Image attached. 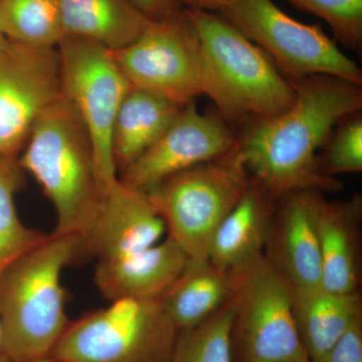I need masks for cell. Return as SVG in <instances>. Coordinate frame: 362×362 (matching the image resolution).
<instances>
[{
	"instance_id": "1",
	"label": "cell",
	"mask_w": 362,
	"mask_h": 362,
	"mask_svg": "<svg viewBox=\"0 0 362 362\" xmlns=\"http://www.w3.org/2000/svg\"><path fill=\"white\" fill-rule=\"evenodd\" d=\"M291 83V106L250 123L235 148L250 176L275 201L296 190L342 187L339 180L321 173L318 151L338 124L362 108L361 87L346 81L310 76Z\"/></svg>"
},
{
	"instance_id": "2",
	"label": "cell",
	"mask_w": 362,
	"mask_h": 362,
	"mask_svg": "<svg viewBox=\"0 0 362 362\" xmlns=\"http://www.w3.org/2000/svg\"><path fill=\"white\" fill-rule=\"evenodd\" d=\"M18 162L54 207L52 233L82 240L108 189L100 175L89 132L63 95L37 119Z\"/></svg>"
},
{
	"instance_id": "3",
	"label": "cell",
	"mask_w": 362,
	"mask_h": 362,
	"mask_svg": "<svg viewBox=\"0 0 362 362\" xmlns=\"http://www.w3.org/2000/svg\"><path fill=\"white\" fill-rule=\"evenodd\" d=\"M82 254L78 235L52 233L0 273V325L13 362L51 356L71 322L62 275Z\"/></svg>"
},
{
	"instance_id": "4",
	"label": "cell",
	"mask_w": 362,
	"mask_h": 362,
	"mask_svg": "<svg viewBox=\"0 0 362 362\" xmlns=\"http://www.w3.org/2000/svg\"><path fill=\"white\" fill-rule=\"evenodd\" d=\"M185 13L201 45L204 96L226 122H254L291 106L295 99L291 81L261 47L221 14L187 8Z\"/></svg>"
},
{
	"instance_id": "5",
	"label": "cell",
	"mask_w": 362,
	"mask_h": 362,
	"mask_svg": "<svg viewBox=\"0 0 362 362\" xmlns=\"http://www.w3.org/2000/svg\"><path fill=\"white\" fill-rule=\"evenodd\" d=\"M251 181L233 150L223 158L169 176L145 192L165 225L166 235L189 258H207L216 228Z\"/></svg>"
},
{
	"instance_id": "6",
	"label": "cell",
	"mask_w": 362,
	"mask_h": 362,
	"mask_svg": "<svg viewBox=\"0 0 362 362\" xmlns=\"http://www.w3.org/2000/svg\"><path fill=\"white\" fill-rule=\"evenodd\" d=\"M178 332L160 300H119L70 322L51 356L62 362H170Z\"/></svg>"
},
{
	"instance_id": "7",
	"label": "cell",
	"mask_w": 362,
	"mask_h": 362,
	"mask_svg": "<svg viewBox=\"0 0 362 362\" xmlns=\"http://www.w3.org/2000/svg\"><path fill=\"white\" fill-rule=\"evenodd\" d=\"M228 274L233 362H310L293 316L291 286L264 254Z\"/></svg>"
},
{
	"instance_id": "8",
	"label": "cell",
	"mask_w": 362,
	"mask_h": 362,
	"mask_svg": "<svg viewBox=\"0 0 362 362\" xmlns=\"http://www.w3.org/2000/svg\"><path fill=\"white\" fill-rule=\"evenodd\" d=\"M261 47L289 81L328 76L362 87V71L320 26L305 25L273 0H233L218 13Z\"/></svg>"
},
{
	"instance_id": "9",
	"label": "cell",
	"mask_w": 362,
	"mask_h": 362,
	"mask_svg": "<svg viewBox=\"0 0 362 362\" xmlns=\"http://www.w3.org/2000/svg\"><path fill=\"white\" fill-rule=\"evenodd\" d=\"M62 95L77 110L94 144L98 168L107 189L118 180L111 136L117 112L130 83L110 49L93 40L65 37L57 47Z\"/></svg>"
},
{
	"instance_id": "10",
	"label": "cell",
	"mask_w": 362,
	"mask_h": 362,
	"mask_svg": "<svg viewBox=\"0 0 362 362\" xmlns=\"http://www.w3.org/2000/svg\"><path fill=\"white\" fill-rule=\"evenodd\" d=\"M111 52L132 87L180 106L204 95L201 45L185 8L165 20L151 21L132 44Z\"/></svg>"
},
{
	"instance_id": "11",
	"label": "cell",
	"mask_w": 362,
	"mask_h": 362,
	"mask_svg": "<svg viewBox=\"0 0 362 362\" xmlns=\"http://www.w3.org/2000/svg\"><path fill=\"white\" fill-rule=\"evenodd\" d=\"M62 96L57 49H0V154L20 156L37 119Z\"/></svg>"
},
{
	"instance_id": "12",
	"label": "cell",
	"mask_w": 362,
	"mask_h": 362,
	"mask_svg": "<svg viewBox=\"0 0 362 362\" xmlns=\"http://www.w3.org/2000/svg\"><path fill=\"white\" fill-rule=\"evenodd\" d=\"M238 141L239 136L220 114L202 113L192 102L182 107L161 137L118 178L146 192L175 173L228 156Z\"/></svg>"
},
{
	"instance_id": "13",
	"label": "cell",
	"mask_w": 362,
	"mask_h": 362,
	"mask_svg": "<svg viewBox=\"0 0 362 362\" xmlns=\"http://www.w3.org/2000/svg\"><path fill=\"white\" fill-rule=\"evenodd\" d=\"M323 195L296 190L281 197L274 207L264 256L292 289L321 286L318 211Z\"/></svg>"
},
{
	"instance_id": "14",
	"label": "cell",
	"mask_w": 362,
	"mask_h": 362,
	"mask_svg": "<svg viewBox=\"0 0 362 362\" xmlns=\"http://www.w3.org/2000/svg\"><path fill=\"white\" fill-rule=\"evenodd\" d=\"M166 228L146 192L118 180L82 238L83 254L97 261L133 254L158 244Z\"/></svg>"
},
{
	"instance_id": "15",
	"label": "cell",
	"mask_w": 362,
	"mask_h": 362,
	"mask_svg": "<svg viewBox=\"0 0 362 362\" xmlns=\"http://www.w3.org/2000/svg\"><path fill=\"white\" fill-rule=\"evenodd\" d=\"M187 259V252L166 235L148 249L97 261L94 282L109 302L160 300L180 276Z\"/></svg>"
},
{
	"instance_id": "16",
	"label": "cell",
	"mask_w": 362,
	"mask_h": 362,
	"mask_svg": "<svg viewBox=\"0 0 362 362\" xmlns=\"http://www.w3.org/2000/svg\"><path fill=\"white\" fill-rule=\"evenodd\" d=\"M362 197L319 204L321 287L338 294L359 292L361 268Z\"/></svg>"
},
{
	"instance_id": "17",
	"label": "cell",
	"mask_w": 362,
	"mask_h": 362,
	"mask_svg": "<svg viewBox=\"0 0 362 362\" xmlns=\"http://www.w3.org/2000/svg\"><path fill=\"white\" fill-rule=\"evenodd\" d=\"M276 202L252 178L246 194L216 228L207 259L228 274L263 255Z\"/></svg>"
},
{
	"instance_id": "18",
	"label": "cell",
	"mask_w": 362,
	"mask_h": 362,
	"mask_svg": "<svg viewBox=\"0 0 362 362\" xmlns=\"http://www.w3.org/2000/svg\"><path fill=\"white\" fill-rule=\"evenodd\" d=\"M292 309L298 335L310 362L325 356L362 320L361 292L338 294L321 286L292 289Z\"/></svg>"
},
{
	"instance_id": "19",
	"label": "cell",
	"mask_w": 362,
	"mask_h": 362,
	"mask_svg": "<svg viewBox=\"0 0 362 362\" xmlns=\"http://www.w3.org/2000/svg\"><path fill=\"white\" fill-rule=\"evenodd\" d=\"M182 107L149 90L131 87L112 129V157L118 175L161 137Z\"/></svg>"
},
{
	"instance_id": "20",
	"label": "cell",
	"mask_w": 362,
	"mask_h": 362,
	"mask_svg": "<svg viewBox=\"0 0 362 362\" xmlns=\"http://www.w3.org/2000/svg\"><path fill=\"white\" fill-rule=\"evenodd\" d=\"M59 6L65 37L93 40L110 51L132 44L151 23L129 0H59Z\"/></svg>"
},
{
	"instance_id": "21",
	"label": "cell",
	"mask_w": 362,
	"mask_h": 362,
	"mask_svg": "<svg viewBox=\"0 0 362 362\" xmlns=\"http://www.w3.org/2000/svg\"><path fill=\"white\" fill-rule=\"evenodd\" d=\"M230 298L228 274L207 258H189L180 276L161 297L164 310L178 331L199 325L225 306Z\"/></svg>"
},
{
	"instance_id": "22",
	"label": "cell",
	"mask_w": 362,
	"mask_h": 362,
	"mask_svg": "<svg viewBox=\"0 0 362 362\" xmlns=\"http://www.w3.org/2000/svg\"><path fill=\"white\" fill-rule=\"evenodd\" d=\"M0 33L14 44L57 49L65 37L59 0H1Z\"/></svg>"
},
{
	"instance_id": "23",
	"label": "cell",
	"mask_w": 362,
	"mask_h": 362,
	"mask_svg": "<svg viewBox=\"0 0 362 362\" xmlns=\"http://www.w3.org/2000/svg\"><path fill=\"white\" fill-rule=\"evenodd\" d=\"M23 171L18 156L0 154V273L49 237L26 226L16 211Z\"/></svg>"
},
{
	"instance_id": "24",
	"label": "cell",
	"mask_w": 362,
	"mask_h": 362,
	"mask_svg": "<svg viewBox=\"0 0 362 362\" xmlns=\"http://www.w3.org/2000/svg\"><path fill=\"white\" fill-rule=\"evenodd\" d=\"M230 301L206 321L178 332L170 362H233Z\"/></svg>"
},
{
	"instance_id": "25",
	"label": "cell",
	"mask_w": 362,
	"mask_h": 362,
	"mask_svg": "<svg viewBox=\"0 0 362 362\" xmlns=\"http://www.w3.org/2000/svg\"><path fill=\"white\" fill-rule=\"evenodd\" d=\"M319 154V168L324 175L362 171V118L361 112L345 118L330 135Z\"/></svg>"
},
{
	"instance_id": "26",
	"label": "cell",
	"mask_w": 362,
	"mask_h": 362,
	"mask_svg": "<svg viewBox=\"0 0 362 362\" xmlns=\"http://www.w3.org/2000/svg\"><path fill=\"white\" fill-rule=\"evenodd\" d=\"M325 21L337 42L351 51L362 45V0H286Z\"/></svg>"
},
{
	"instance_id": "27",
	"label": "cell",
	"mask_w": 362,
	"mask_h": 362,
	"mask_svg": "<svg viewBox=\"0 0 362 362\" xmlns=\"http://www.w3.org/2000/svg\"><path fill=\"white\" fill-rule=\"evenodd\" d=\"M314 362H362V320L352 326L325 356Z\"/></svg>"
},
{
	"instance_id": "28",
	"label": "cell",
	"mask_w": 362,
	"mask_h": 362,
	"mask_svg": "<svg viewBox=\"0 0 362 362\" xmlns=\"http://www.w3.org/2000/svg\"><path fill=\"white\" fill-rule=\"evenodd\" d=\"M133 6L150 21L165 20L185 9L182 0H129Z\"/></svg>"
},
{
	"instance_id": "29",
	"label": "cell",
	"mask_w": 362,
	"mask_h": 362,
	"mask_svg": "<svg viewBox=\"0 0 362 362\" xmlns=\"http://www.w3.org/2000/svg\"><path fill=\"white\" fill-rule=\"evenodd\" d=\"M183 6L194 11L221 13L233 0H182Z\"/></svg>"
},
{
	"instance_id": "30",
	"label": "cell",
	"mask_w": 362,
	"mask_h": 362,
	"mask_svg": "<svg viewBox=\"0 0 362 362\" xmlns=\"http://www.w3.org/2000/svg\"><path fill=\"white\" fill-rule=\"evenodd\" d=\"M0 362H13L11 356H9L8 351H7L1 325H0Z\"/></svg>"
},
{
	"instance_id": "31",
	"label": "cell",
	"mask_w": 362,
	"mask_h": 362,
	"mask_svg": "<svg viewBox=\"0 0 362 362\" xmlns=\"http://www.w3.org/2000/svg\"><path fill=\"white\" fill-rule=\"evenodd\" d=\"M18 362H62V361H58V359L54 358V357L49 356H45V357H40V358L30 359V361H18Z\"/></svg>"
},
{
	"instance_id": "32",
	"label": "cell",
	"mask_w": 362,
	"mask_h": 362,
	"mask_svg": "<svg viewBox=\"0 0 362 362\" xmlns=\"http://www.w3.org/2000/svg\"><path fill=\"white\" fill-rule=\"evenodd\" d=\"M8 45V40H7L6 37H4V35L0 33V49H4V47H6Z\"/></svg>"
},
{
	"instance_id": "33",
	"label": "cell",
	"mask_w": 362,
	"mask_h": 362,
	"mask_svg": "<svg viewBox=\"0 0 362 362\" xmlns=\"http://www.w3.org/2000/svg\"><path fill=\"white\" fill-rule=\"evenodd\" d=\"M0 1H1V0H0Z\"/></svg>"
}]
</instances>
